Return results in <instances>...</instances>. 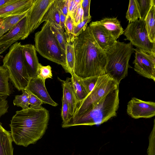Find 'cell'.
I'll return each instance as SVG.
<instances>
[{"label": "cell", "instance_id": "cell-25", "mask_svg": "<svg viewBox=\"0 0 155 155\" xmlns=\"http://www.w3.org/2000/svg\"><path fill=\"white\" fill-rule=\"evenodd\" d=\"M140 16L139 19L145 20L152 5L155 4V0H135Z\"/></svg>", "mask_w": 155, "mask_h": 155}, {"label": "cell", "instance_id": "cell-20", "mask_svg": "<svg viewBox=\"0 0 155 155\" xmlns=\"http://www.w3.org/2000/svg\"><path fill=\"white\" fill-rule=\"evenodd\" d=\"M70 73L71 76L70 80L78 104L85 98L88 94L82 84L80 78L74 74L73 71H71Z\"/></svg>", "mask_w": 155, "mask_h": 155}, {"label": "cell", "instance_id": "cell-32", "mask_svg": "<svg viewBox=\"0 0 155 155\" xmlns=\"http://www.w3.org/2000/svg\"><path fill=\"white\" fill-rule=\"evenodd\" d=\"M99 77L94 76L84 78H80L81 81L88 94L93 89Z\"/></svg>", "mask_w": 155, "mask_h": 155}, {"label": "cell", "instance_id": "cell-15", "mask_svg": "<svg viewBox=\"0 0 155 155\" xmlns=\"http://www.w3.org/2000/svg\"><path fill=\"white\" fill-rule=\"evenodd\" d=\"M23 57L30 78L37 77L39 63L35 46L31 44L22 45Z\"/></svg>", "mask_w": 155, "mask_h": 155}, {"label": "cell", "instance_id": "cell-16", "mask_svg": "<svg viewBox=\"0 0 155 155\" xmlns=\"http://www.w3.org/2000/svg\"><path fill=\"white\" fill-rule=\"evenodd\" d=\"M34 0H15L0 8V18L20 14L29 11Z\"/></svg>", "mask_w": 155, "mask_h": 155}, {"label": "cell", "instance_id": "cell-12", "mask_svg": "<svg viewBox=\"0 0 155 155\" xmlns=\"http://www.w3.org/2000/svg\"><path fill=\"white\" fill-rule=\"evenodd\" d=\"M45 81L37 77L31 78L25 90L35 96L43 103L57 106L58 104L52 99L46 89Z\"/></svg>", "mask_w": 155, "mask_h": 155}, {"label": "cell", "instance_id": "cell-23", "mask_svg": "<svg viewBox=\"0 0 155 155\" xmlns=\"http://www.w3.org/2000/svg\"><path fill=\"white\" fill-rule=\"evenodd\" d=\"M9 76L7 69L0 66V95L8 96L10 94Z\"/></svg>", "mask_w": 155, "mask_h": 155}, {"label": "cell", "instance_id": "cell-13", "mask_svg": "<svg viewBox=\"0 0 155 155\" xmlns=\"http://www.w3.org/2000/svg\"><path fill=\"white\" fill-rule=\"evenodd\" d=\"M89 26L96 41L104 52L113 46L117 41L104 27L95 21L91 22Z\"/></svg>", "mask_w": 155, "mask_h": 155}, {"label": "cell", "instance_id": "cell-9", "mask_svg": "<svg viewBox=\"0 0 155 155\" xmlns=\"http://www.w3.org/2000/svg\"><path fill=\"white\" fill-rule=\"evenodd\" d=\"M134 70L141 76L155 81V54L134 49Z\"/></svg>", "mask_w": 155, "mask_h": 155}, {"label": "cell", "instance_id": "cell-43", "mask_svg": "<svg viewBox=\"0 0 155 155\" xmlns=\"http://www.w3.org/2000/svg\"><path fill=\"white\" fill-rule=\"evenodd\" d=\"M59 11L60 25L61 28L64 31L65 22L66 16L64 15L61 11Z\"/></svg>", "mask_w": 155, "mask_h": 155}, {"label": "cell", "instance_id": "cell-36", "mask_svg": "<svg viewBox=\"0 0 155 155\" xmlns=\"http://www.w3.org/2000/svg\"><path fill=\"white\" fill-rule=\"evenodd\" d=\"M28 92L29 94L28 103L30 105V107L35 109L42 108L41 105L43 104V102L34 94Z\"/></svg>", "mask_w": 155, "mask_h": 155}, {"label": "cell", "instance_id": "cell-14", "mask_svg": "<svg viewBox=\"0 0 155 155\" xmlns=\"http://www.w3.org/2000/svg\"><path fill=\"white\" fill-rule=\"evenodd\" d=\"M30 33L28 13L17 24L0 38V43L14 40H23L27 38Z\"/></svg>", "mask_w": 155, "mask_h": 155}, {"label": "cell", "instance_id": "cell-27", "mask_svg": "<svg viewBox=\"0 0 155 155\" xmlns=\"http://www.w3.org/2000/svg\"><path fill=\"white\" fill-rule=\"evenodd\" d=\"M65 58L68 72L73 71L75 63V55L72 43L67 42L65 51Z\"/></svg>", "mask_w": 155, "mask_h": 155}, {"label": "cell", "instance_id": "cell-40", "mask_svg": "<svg viewBox=\"0 0 155 155\" xmlns=\"http://www.w3.org/2000/svg\"><path fill=\"white\" fill-rule=\"evenodd\" d=\"M59 11L67 17L68 15V0H57Z\"/></svg>", "mask_w": 155, "mask_h": 155}, {"label": "cell", "instance_id": "cell-3", "mask_svg": "<svg viewBox=\"0 0 155 155\" xmlns=\"http://www.w3.org/2000/svg\"><path fill=\"white\" fill-rule=\"evenodd\" d=\"M119 93L118 87L110 92L81 115L70 117L66 123L62 124V127L67 128L76 126L100 124L116 116L119 107Z\"/></svg>", "mask_w": 155, "mask_h": 155}, {"label": "cell", "instance_id": "cell-47", "mask_svg": "<svg viewBox=\"0 0 155 155\" xmlns=\"http://www.w3.org/2000/svg\"><path fill=\"white\" fill-rule=\"evenodd\" d=\"M79 155H80V154H79Z\"/></svg>", "mask_w": 155, "mask_h": 155}, {"label": "cell", "instance_id": "cell-1", "mask_svg": "<svg viewBox=\"0 0 155 155\" xmlns=\"http://www.w3.org/2000/svg\"><path fill=\"white\" fill-rule=\"evenodd\" d=\"M72 43L75 58L73 71L76 76L84 78L106 74L105 53L96 41L89 26Z\"/></svg>", "mask_w": 155, "mask_h": 155}, {"label": "cell", "instance_id": "cell-6", "mask_svg": "<svg viewBox=\"0 0 155 155\" xmlns=\"http://www.w3.org/2000/svg\"><path fill=\"white\" fill-rule=\"evenodd\" d=\"M2 66L7 69L9 79L19 91L25 90L30 78L25 64L20 42H16L10 47L3 60Z\"/></svg>", "mask_w": 155, "mask_h": 155}, {"label": "cell", "instance_id": "cell-35", "mask_svg": "<svg viewBox=\"0 0 155 155\" xmlns=\"http://www.w3.org/2000/svg\"><path fill=\"white\" fill-rule=\"evenodd\" d=\"M62 102L61 116L62 120V124H64L68 121L70 116L68 104L63 97L62 99Z\"/></svg>", "mask_w": 155, "mask_h": 155}, {"label": "cell", "instance_id": "cell-42", "mask_svg": "<svg viewBox=\"0 0 155 155\" xmlns=\"http://www.w3.org/2000/svg\"><path fill=\"white\" fill-rule=\"evenodd\" d=\"M17 41H18L17 40H14L3 43H0V55L10 47L12 44Z\"/></svg>", "mask_w": 155, "mask_h": 155}, {"label": "cell", "instance_id": "cell-37", "mask_svg": "<svg viewBox=\"0 0 155 155\" xmlns=\"http://www.w3.org/2000/svg\"><path fill=\"white\" fill-rule=\"evenodd\" d=\"M8 96L0 95V118L8 112L9 105L6 99Z\"/></svg>", "mask_w": 155, "mask_h": 155}, {"label": "cell", "instance_id": "cell-10", "mask_svg": "<svg viewBox=\"0 0 155 155\" xmlns=\"http://www.w3.org/2000/svg\"><path fill=\"white\" fill-rule=\"evenodd\" d=\"M127 112L133 118H150L155 115V103L133 97L128 102Z\"/></svg>", "mask_w": 155, "mask_h": 155}, {"label": "cell", "instance_id": "cell-31", "mask_svg": "<svg viewBox=\"0 0 155 155\" xmlns=\"http://www.w3.org/2000/svg\"><path fill=\"white\" fill-rule=\"evenodd\" d=\"M52 74L51 68L49 65L44 66L39 63L38 71L37 77L45 80L47 78H52Z\"/></svg>", "mask_w": 155, "mask_h": 155}, {"label": "cell", "instance_id": "cell-41", "mask_svg": "<svg viewBox=\"0 0 155 155\" xmlns=\"http://www.w3.org/2000/svg\"><path fill=\"white\" fill-rule=\"evenodd\" d=\"M68 15L72 18L78 6L74 0H68Z\"/></svg>", "mask_w": 155, "mask_h": 155}, {"label": "cell", "instance_id": "cell-18", "mask_svg": "<svg viewBox=\"0 0 155 155\" xmlns=\"http://www.w3.org/2000/svg\"><path fill=\"white\" fill-rule=\"evenodd\" d=\"M95 22L104 27L116 40L123 34L124 29L117 18H105Z\"/></svg>", "mask_w": 155, "mask_h": 155}, {"label": "cell", "instance_id": "cell-39", "mask_svg": "<svg viewBox=\"0 0 155 155\" xmlns=\"http://www.w3.org/2000/svg\"><path fill=\"white\" fill-rule=\"evenodd\" d=\"M90 0H82L81 6L83 12V20L91 16L90 14Z\"/></svg>", "mask_w": 155, "mask_h": 155}, {"label": "cell", "instance_id": "cell-2", "mask_svg": "<svg viewBox=\"0 0 155 155\" xmlns=\"http://www.w3.org/2000/svg\"><path fill=\"white\" fill-rule=\"evenodd\" d=\"M49 116V111L43 107L16 111L10 124L13 141L25 147L35 143L45 134Z\"/></svg>", "mask_w": 155, "mask_h": 155}, {"label": "cell", "instance_id": "cell-26", "mask_svg": "<svg viewBox=\"0 0 155 155\" xmlns=\"http://www.w3.org/2000/svg\"><path fill=\"white\" fill-rule=\"evenodd\" d=\"M50 28L54 35L63 52L65 55L67 41L65 31L61 28H58L53 23H51Z\"/></svg>", "mask_w": 155, "mask_h": 155}, {"label": "cell", "instance_id": "cell-34", "mask_svg": "<svg viewBox=\"0 0 155 155\" xmlns=\"http://www.w3.org/2000/svg\"><path fill=\"white\" fill-rule=\"evenodd\" d=\"M91 17L87 18L78 25L74 26V35L76 38L85 30L87 26V24L91 20Z\"/></svg>", "mask_w": 155, "mask_h": 155}, {"label": "cell", "instance_id": "cell-21", "mask_svg": "<svg viewBox=\"0 0 155 155\" xmlns=\"http://www.w3.org/2000/svg\"><path fill=\"white\" fill-rule=\"evenodd\" d=\"M45 21H48L51 23H53L58 28H61L60 25L59 11L57 0H54L46 12L41 21V23Z\"/></svg>", "mask_w": 155, "mask_h": 155}, {"label": "cell", "instance_id": "cell-38", "mask_svg": "<svg viewBox=\"0 0 155 155\" xmlns=\"http://www.w3.org/2000/svg\"><path fill=\"white\" fill-rule=\"evenodd\" d=\"M81 4L78 6L72 18L74 26L83 21V12Z\"/></svg>", "mask_w": 155, "mask_h": 155}, {"label": "cell", "instance_id": "cell-8", "mask_svg": "<svg viewBox=\"0 0 155 155\" xmlns=\"http://www.w3.org/2000/svg\"><path fill=\"white\" fill-rule=\"evenodd\" d=\"M123 34L126 40L137 48L155 54V43L149 39L145 20L137 19L129 24Z\"/></svg>", "mask_w": 155, "mask_h": 155}, {"label": "cell", "instance_id": "cell-29", "mask_svg": "<svg viewBox=\"0 0 155 155\" xmlns=\"http://www.w3.org/2000/svg\"><path fill=\"white\" fill-rule=\"evenodd\" d=\"M126 18L129 21V24L134 22L139 18V12L135 0H130L128 8L126 13Z\"/></svg>", "mask_w": 155, "mask_h": 155}, {"label": "cell", "instance_id": "cell-19", "mask_svg": "<svg viewBox=\"0 0 155 155\" xmlns=\"http://www.w3.org/2000/svg\"><path fill=\"white\" fill-rule=\"evenodd\" d=\"M12 141L11 133L0 122V155H13Z\"/></svg>", "mask_w": 155, "mask_h": 155}, {"label": "cell", "instance_id": "cell-28", "mask_svg": "<svg viewBox=\"0 0 155 155\" xmlns=\"http://www.w3.org/2000/svg\"><path fill=\"white\" fill-rule=\"evenodd\" d=\"M22 94L17 95L15 97L13 103L15 106L20 107L22 110H25L29 107L28 103L29 94V93L25 90L21 91Z\"/></svg>", "mask_w": 155, "mask_h": 155}, {"label": "cell", "instance_id": "cell-44", "mask_svg": "<svg viewBox=\"0 0 155 155\" xmlns=\"http://www.w3.org/2000/svg\"><path fill=\"white\" fill-rule=\"evenodd\" d=\"M15 0H0V8L4 5L10 3Z\"/></svg>", "mask_w": 155, "mask_h": 155}, {"label": "cell", "instance_id": "cell-5", "mask_svg": "<svg viewBox=\"0 0 155 155\" xmlns=\"http://www.w3.org/2000/svg\"><path fill=\"white\" fill-rule=\"evenodd\" d=\"M51 23L46 21L40 31L35 33L34 41L36 51L42 56L61 65L68 72L65 55L50 28Z\"/></svg>", "mask_w": 155, "mask_h": 155}, {"label": "cell", "instance_id": "cell-33", "mask_svg": "<svg viewBox=\"0 0 155 155\" xmlns=\"http://www.w3.org/2000/svg\"><path fill=\"white\" fill-rule=\"evenodd\" d=\"M155 120H154L153 128L149 137V144L147 149V155H155Z\"/></svg>", "mask_w": 155, "mask_h": 155}, {"label": "cell", "instance_id": "cell-46", "mask_svg": "<svg viewBox=\"0 0 155 155\" xmlns=\"http://www.w3.org/2000/svg\"><path fill=\"white\" fill-rule=\"evenodd\" d=\"M3 18H0V23L2 21Z\"/></svg>", "mask_w": 155, "mask_h": 155}, {"label": "cell", "instance_id": "cell-45", "mask_svg": "<svg viewBox=\"0 0 155 155\" xmlns=\"http://www.w3.org/2000/svg\"><path fill=\"white\" fill-rule=\"evenodd\" d=\"M4 28L2 25L1 22L0 23V38L2 37L4 35Z\"/></svg>", "mask_w": 155, "mask_h": 155}, {"label": "cell", "instance_id": "cell-4", "mask_svg": "<svg viewBox=\"0 0 155 155\" xmlns=\"http://www.w3.org/2000/svg\"><path fill=\"white\" fill-rule=\"evenodd\" d=\"M134 52L130 42L126 43L118 41L104 52L107 59L105 73L119 85L127 75L129 61Z\"/></svg>", "mask_w": 155, "mask_h": 155}, {"label": "cell", "instance_id": "cell-11", "mask_svg": "<svg viewBox=\"0 0 155 155\" xmlns=\"http://www.w3.org/2000/svg\"><path fill=\"white\" fill-rule=\"evenodd\" d=\"M54 0H34L33 5L29 11V28L30 33L33 32L41 24L45 15Z\"/></svg>", "mask_w": 155, "mask_h": 155}, {"label": "cell", "instance_id": "cell-22", "mask_svg": "<svg viewBox=\"0 0 155 155\" xmlns=\"http://www.w3.org/2000/svg\"><path fill=\"white\" fill-rule=\"evenodd\" d=\"M155 4L153 5L145 20L148 38L151 42L155 43Z\"/></svg>", "mask_w": 155, "mask_h": 155}, {"label": "cell", "instance_id": "cell-30", "mask_svg": "<svg viewBox=\"0 0 155 155\" xmlns=\"http://www.w3.org/2000/svg\"><path fill=\"white\" fill-rule=\"evenodd\" d=\"M74 26L73 19L68 15L66 17L64 29L67 42L73 43L76 38L74 35Z\"/></svg>", "mask_w": 155, "mask_h": 155}, {"label": "cell", "instance_id": "cell-17", "mask_svg": "<svg viewBox=\"0 0 155 155\" xmlns=\"http://www.w3.org/2000/svg\"><path fill=\"white\" fill-rule=\"evenodd\" d=\"M58 80L62 84L63 89V97L68 104L70 117L73 116L77 108L78 102L76 98L70 78H67L65 81L61 79L58 77Z\"/></svg>", "mask_w": 155, "mask_h": 155}, {"label": "cell", "instance_id": "cell-24", "mask_svg": "<svg viewBox=\"0 0 155 155\" xmlns=\"http://www.w3.org/2000/svg\"><path fill=\"white\" fill-rule=\"evenodd\" d=\"M29 11L2 18L1 25L4 28V33L8 32L23 19L28 14Z\"/></svg>", "mask_w": 155, "mask_h": 155}, {"label": "cell", "instance_id": "cell-7", "mask_svg": "<svg viewBox=\"0 0 155 155\" xmlns=\"http://www.w3.org/2000/svg\"><path fill=\"white\" fill-rule=\"evenodd\" d=\"M118 87L117 82L108 74H105L99 76L93 90L78 104L74 115L71 117L81 115L110 92Z\"/></svg>", "mask_w": 155, "mask_h": 155}]
</instances>
